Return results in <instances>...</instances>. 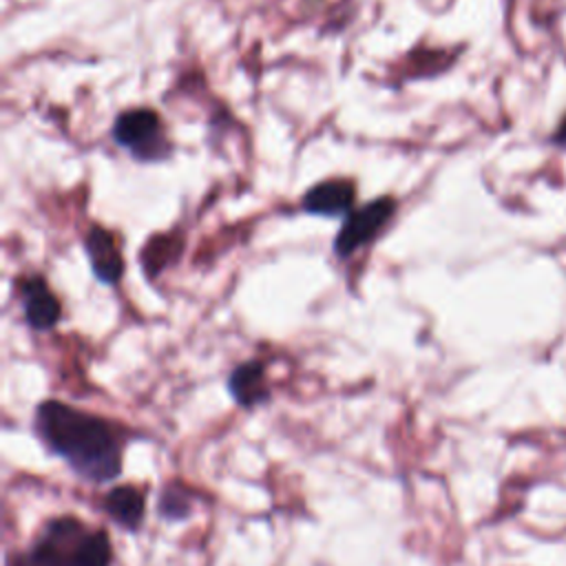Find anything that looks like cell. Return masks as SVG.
Listing matches in <instances>:
<instances>
[{"label": "cell", "instance_id": "obj_1", "mask_svg": "<svg viewBox=\"0 0 566 566\" xmlns=\"http://www.w3.org/2000/svg\"><path fill=\"white\" fill-rule=\"evenodd\" d=\"M33 433L84 482L104 484L122 473L124 429L95 413L44 400L33 413Z\"/></svg>", "mask_w": 566, "mask_h": 566}, {"label": "cell", "instance_id": "obj_2", "mask_svg": "<svg viewBox=\"0 0 566 566\" xmlns=\"http://www.w3.org/2000/svg\"><path fill=\"white\" fill-rule=\"evenodd\" d=\"M113 546L104 531L75 515L51 517L33 542L7 557L4 566H111Z\"/></svg>", "mask_w": 566, "mask_h": 566}, {"label": "cell", "instance_id": "obj_3", "mask_svg": "<svg viewBox=\"0 0 566 566\" xmlns=\"http://www.w3.org/2000/svg\"><path fill=\"white\" fill-rule=\"evenodd\" d=\"M113 142L139 161H159L172 153L161 117L153 108H128L113 124Z\"/></svg>", "mask_w": 566, "mask_h": 566}, {"label": "cell", "instance_id": "obj_4", "mask_svg": "<svg viewBox=\"0 0 566 566\" xmlns=\"http://www.w3.org/2000/svg\"><path fill=\"white\" fill-rule=\"evenodd\" d=\"M396 210H398V201L391 195L378 197L360 208H354L345 217V221L334 239V252L340 259H347L356 250L369 245L389 226Z\"/></svg>", "mask_w": 566, "mask_h": 566}, {"label": "cell", "instance_id": "obj_5", "mask_svg": "<svg viewBox=\"0 0 566 566\" xmlns=\"http://www.w3.org/2000/svg\"><path fill=\"white\" fill-rule=\"evenodd\" d=\"M20 303H22V314L29 327L38 332H49L53 329L60 318H62V303L53 294V290L46 285L42 276H29L22 279L18 285Z\"/></svg>", "mask_w": 566, "mask_h": 566}, {"label": "cell", "instance_id": "obj_6", "mask_svg": "<svg viewBox=\"0 0 566 566\" xmlns=\"http://www.w3.org/2000/svg\"><path fill=\"white\" fill-rule=\"evenodd\" d=\"M84 250L97 281L106 285H115L122 279L124 274L122 248L117 237L111 230L102 226H91L84 234Z\"/></svg>", "mask_w": 566, "mask_h": 566}, {"label": "cell", "instance_id": "obj_7", "mask_svg": "<svg viewBox=\"0 0 566 566\" xmlns=\"http://www.w3.org/2000/svg\"><path fill=\"white\" fill-rule=\"evenodd\" d=\"M356 203V184L352 179H325L314 184L301 199V208L310 214L336 217L349 214Z\"/></svg>", "mask_w": 566, "mask_h": 566}, {"label": "cell", "instance_id": "obj_8", "mask_svg": "<svg viewBox=\"0 0 566 566\" xmlns=\"http://www.w3.org/2000/svg\"><path fill=\"white\" fill-rule=\"evenodd\" d=\"M228 391L232 400L245 409L270 400V387L265 380V367L261 360H245L237 365L228 376Z\"/></svg>", "mask_w": 566, "mask_h": 566}, {"label": "cell", "instance_id": "obj_9", "mask_svg": "<svg viewBox=\"0 0 566 566\" xmlns=\"http://www.w3.org/2000/svg\"><path fill=\"white\" fill-rule=\"evenodd\" d=\"M144 509H146V497L139 489L130 484L115 486L106 493L104 497V511L106 515L122 528L135 533L139 524L144 522Z\"/></svg>", "mask_w": 566, "mask_h": 566}, {"label": "cell", "instance_id": "obj_10", "mask_svg": "<svg viewBox=\"0 0 566 566\" xmlns=\"http://www.w3.org/2000/svg\"><path fill=\"white\" fill-rule=\"evenodd\" d=\"M157 511L168 522L188 520L192 513V493L188 489H184V484L170 482L164 486V491L159 495Z\"/></svg>", "mask_w": 566, "mask_h": 566}, {"label": "cell", "instance_id": "obj_11", "mask_svg": "<svg viewBox=\"0 0 566 566\" xmlns=\"http://www.w3.org/2000/svg\"><path fill=\"white\" fill-rule=\"evenodd\" d=\"M551 144L557 146L559 150H566V115L559 119V124L555 126L553 135H551Z\"/></svg>", "mask_w": 566, "mask_h": 566}]
</instances>
